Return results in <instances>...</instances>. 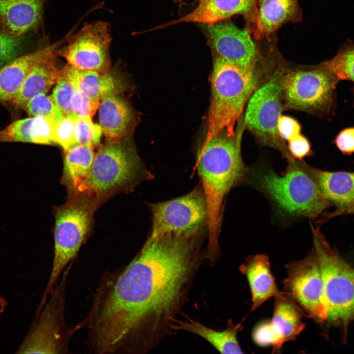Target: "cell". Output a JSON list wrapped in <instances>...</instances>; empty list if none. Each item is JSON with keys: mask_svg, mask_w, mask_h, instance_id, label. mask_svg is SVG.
I'll list each match as a JSON object with an SVG mask.
<instances>
[{"mask_svg": "<svg viewBox=\"0 0 354 354\" xmlns=\"http://www.w3.org/2000/svg\"><path fill=\"white\" fill-rule=\"evenodd\" d=\"M242 322L235 324L229 320L223 330H215L190 318L186 321L175 319L172 325L173 330H185L205 339L219 353L223 354H243L237 339L238 333L243 328Z\"/></svg>", "mask_w": 354, "mask_h": 354, "instance_id": "cell-22", "label": "cell"}, {"mask_svg": "<svg viewBox=\"0 0 354 354\" xmlns=\"http://www.w3.org/2000/svg\"><path fill=\"white\" fill-rule=\"evenodd\" d=\"M241 133L226 137L220 134L203 143L197 156V168L205 197L207 210V256L211 260L220 255L218 236L224 200L234 186L245 181L248 169L240 148Z\"/></svg>", "mask_w": 354, "mask_h": 354, "instance_id": "cell-2", "label": "cell"}, {"mask_svg": "<svg viewBox=\"0 0 354 354\" xmlns=\"http://www.w3.org/2000/svg\"><path fill=\"white\" fill-rule=\"evenodd\" d=\"M255 67H243L217 56L213 62L212 98L204 143L225 132L235 135L234 128L248 101L258 88Z\"/></svg>", "mask_w": 354, "mask_h": 354, "instance_id": "cell-4", "label": "cell"}, {"mask_svg": "<svg viewBox=\"0 0 354 354\" xmlns=\"http://www.w3.org/2000/svg\"><path fill=\"white\" fill-rule=\"evenodd\" d=\"M204 234H166L147 239L125 267L102 277L85 319L95 354H142L173 330L204 260Z\"/></svg>", "mask_w": 354, "mask_h": 354, "instance_id": "cell-1", "label": "cell"}, {"mask_svg": "<svg viewBox=\"0 0 354 354\" xmlns=\"http://www.w3.org/2000/svg\"><path fill=\"white\" fill-rule=\"evenodd\" d=\"M239 269L245 276L249 286L251 311L257 309L280 292L272 273L267 256L262 254L249 256L240 266Z\"/></svg>", "mask_w": 354, "mask_h": 354, "instance_id": "cell-18", "label": "cell"}, {"mask_svg": "<svg viewBox=\"0 0 354 354\" xmlns=\"http://www.w3.org/2000/svg\"><path fill=\"white\" fill-rule=\"evenodd\" d=\"M100 101L87 97L75 88L70 101L75 118H91L99 108Z\"/></svg>", "mask_w": 354, "mask_h": 354, "instance_id": "cell-34", "label": "cell"}, {"mask_svg": "<svg viewBox=\"0 0 354 354\" xmlns=\"http://www.w3.org/2000/svg\"><path fill=\"white\" fill-rule=\"evenodd\" d=\"M313 177L330 203L338 209L354 204V172H332L310 167Z\"/></svg>", "mask_w": 354, "mask_h": 354, "instance_id": "cell-26", "label": "cell"}, {"mask_svg": "<svg viewBox=\"0 0 354 354\" xmlns=\"http://www.w3.org/2000/svg\"><path fill=\"white\" fill-rule=\"evenodd\" d=\"M60 76L69 81L78 91L94 100L107 95L120 93L122 86L111 72H97L77 68L67 63L60 70Z\"/></svg>", "mask_w": 354, "mask_h": 354, "instance_id": "cell-19", "label": "cell"}, {"mask_svg": "<svg viewBox=\"0 0 354 354\" xmlns=\"http://www.w3.org/2000/svg\"><path fill=\"white\" fill-rule=\"evenodd\" d=\"M283 100L280 75H276L253 92L247 102L244 122L264 143L286 156L289 153L280 142L277 130Z\"/></svg>", "mask_w": 354, "mask_h": 354, "instance_id": "cell-13", "label": "cell"}, {"mask_svg": "<svg viewBox=\"0 0 354 354\" xmlns=\"http://www.w3.org/2000/svg\"><path fill=\"white\" fill-rule=\"evenodd\" d=\"M98 204L83 194L70 196L55 210L54 254L51 274L37 307L41 309L63 271L77 256L91 228Z\"/></svg>", "mask_w": 354, "mask_h": 354, "instance_id": "cell-6", "label": "cell"}, {"mask_svg": "<svg viewBox=\"0 0 354 354\" xmlns=\"http://www.w3.org/2000/svg\"><path fill=\"white\" fill-rule=\"evenodd\" d=\"M30 116L42 117L55 123L63 118L60 110L46 94L37 95L28 100L23 108Z\"/></svg>", "mask_w": 354, "mask_h": 354, "instance_id": "cell-29", "label": "cell"}, {"mask_svg": "<svg viewBox=\"0 0 354 354\" xmlns=\"http://www.w3.org/2000/svg\"><path fill=\"white\" fill-rule=\"evenodd\" d=\"M288 149L290 155L294 158L302 161L312 153L309 141L300 134L292 138L288 142Z\"/></svg>", "mask_w": 354, "mask_h": 354, "instance_id": "cell-36", "label": "cell"}, {"mask_svg": "<svg viewBox=\"0 0 354 354\" xmlns=\"http://www.w3.org/2000/svg\"><path fill=\"white\" fill-rule=\"evenodd\" d=\"M46 0H0V31L17 37L38 29Z\"/></svg>", "mask_w": 354, "mask_h": 354, "instance_id": "cell-16", "label": "cell"}, {"mask_svg": "<svg viewBox=\"0 0 354 354\" xmlns=\"http://www.w3.org/2000/svg\"><path fill=\"white\" fill-rule=\"evenodd\" d=\"M339 81L354 82V45L344 48L332 59L320 64Z\"/></svg>", "mask_w": 354, "mask_h": 354, "instance_id": "cell-28", "label": "cell"}, {"mask_svg": "<svg viewBox=\"0 0 354 354\" xmlns=\"http://www.w3.org/2000/svg\"><path fill=\"white\" fill-rule=\"evenodd\" d=\"M70 264L49 295L42 310L36 313L26 337L17 350L20 354H68L76 330L66 323L65 309Z\"/></svg>", "mask_w": 354, "mask_h": 354, "instance_id": "cell-7", "label": "cell"}, {"mask_svg": "<svg viewBox=\"0 0 354 354\" xmlns=\"http://www.w3.org/2000/svg\"><path fill=\"white\" fill-rule=\"evenodd\" d=\"M120 140H107L99 145L79 194H84L99 205L113 195L130 190L153 177L135 151Z\"/></svg>", "mask_w": 354, "mask_h": 354, "instance_id": "cell-5", "label": "cell"}, {"mask_svg": "<svg viewBox=\"0 0 354 354\" xmlns=\"http://www.w3.org/2000/svg\"><path fill=\"white\" fill-rule=\"evenodd\" d=\"M298 0H259L255 15V33L258 38L267 36L298 10Z\"/></svg>", "mask_w": 354, "mask_h": 354, "instance_id": "cell-25", "label": "cell"}, {"mask_svg": "<svg viewBox=\"0 0 354 354\" xmlns=\"http://www.w3.org/2000/svg\"><path fill=\"white\" fill-rule=\"evenodd\" d=\"M352 91H353V96H354V87L352 89Z\"/></svg>", "mask_w": 354, "mask_h": 354, "instance_id": "cell-40", "label": "cell"}, {"mask_svg": "<svg viewBox=\"0 0 354 354\" xmlns=\"http://www.w3.org/2000/svg\"><path fill=\"white\" fill-rule=\"evenodd\" d=\"M206 28L217 56L243 67H255L257 47L247 30L230 22H218Z\"/></svg>", "mask_w": 354, "mask_h": 354, "instance_id": "cell-14", "label": "cell"}, {"mask_svg": "<svg viewBox=\"0 0 354 354\" xmlns=\"http://www.w3.org/2000/svg\"><path fill=\"white\" fill-rule=\"evenodd\" d=\"M55 124L48 118L38 116L17 120L0 130V142L54 144Z\"/></svg>", "mask_w": 354, "mask_h": 354, "instance_id": "cell-23", "label": "cell"}, {"mask_svg": "<svg viewBox=\"0 0 354 354\" xmlns=\"http://www.w3.org/2000/svg\"><path fill=\"white\" fill-rule=\"evenodd\" d=\"M287 166L279 175L269 168L248 169L245 181L266 195L279 213L289 218H315L330 203L312 174L310 166L286 157Z\"/></svg>", "mask_w": 354, "mask_h": 354, "instance_id": "cell-3", "label": "cell"}, {"mask_svg": "<svg viewBox=\"0 0 354 354\" xmlns=\"http://www.w3.org/2000/svg\"><path fill=\"white\" fill-rule=\"evenodd\" d=\"M344 215H354V204L343 208H337L334 212L329 213L327 217L329 218Z\"/></svg>", "mask_w": 354, "mask_h": 354, "instance_id": "cell-39", "label": "cell"}, {"mask_svg": "<svg viewBox=\"0 0 354 354\" xmlns=\"http://www.w3.org/2000/svg\"><path fill=\"white\" fill-rule=\"evenodd\" d=\"M94 149L78 144L64 150L62 181L70 196L81 192L93 164L95 153Z\"/></svg>", "mask_w": 354, "mask_h": 354, "instance_id": "cell-24", "label": "cell"}, {"mask_svg": "<svg viewBox=\"0 0 354 354\" xmlns=\"http://www.w3.org/2000/svg\"><path fill=\"white\" fill-rule=\"evenodd\" d=\"M274 298L272 323L284 343L295 340L305 327L304 314L282 291Z\"/></svg>", "mask_w": 354, "mask_h": 354, "instance_id": "cell-27", "label": "cell"}, {"mask_svg": "<svg viewBox=\"0 0 354 354\" xmlns=\"http://www.w3.org/2000/svg\"><path fill=\"white\" fill-rule=\"evenodd\" d=\"M119 93L107 95L100 101L99 125L107 140H121L126 135L132 121V111Z\"/></svg>", "mask_w": 354, "mask_h": 354, "instance_id": "cell-21", "label": "cell"}, {"mask_svg": "<svg viewBox=\"0 0 354 354\" xmlns=\"http://www.w3.org/2000/svg\"><path fill=\"white\" fill-rule=\"evenodd\" d=\"M258 0H199L191 12L176 20L158 26L149 31L183 23H196L211 25L234 15H255Z\"/></svg>", "mask_w": 354, "mask_h": 354, "instance_id": "cell-15", "label": "cell"}, {"mask_svg": "<svg viewBox=\"0 0 354 354\" xmlns=\"http://www.w3.org/2000/svg\"><path fill=\"white\" fill-rule=\"evenodd\" d=\"M340 81L320 65L280 76L283 99L289 108L330 118L336 107L337 85Z\"/></svg>", "mask_w": 354, "mask_h": 354, "instance_id": "cell-9", "label": "cell"}, {"mask_svg": "<svg viewBox=\"0 0 354 354\" xmlns=\"http://www.w3.org/2000/svg\"><path fill=\"white\" fill-rule=\"evenodd\" d=\"M75 118L63 117L54 124V142L61 147L63 150L78 145L75 135Z\"/></svg>", "mask_w": 354, "mask_h": 354, "instance_id": "cell-33", "label": "cell"}, {"mask_svg": "<svg viewBox=\"0 0 354 354\" xmlns=\"http://www.w3.org/2000/svg\"><path fill=\"white\" fill-rule=\"evenodd\" d=\"M334 143L344 154L354 153V127H347L340 131L336 136Z\"/></svg>", "mask_w": 354, "mask_h": 354, "instance_id": "cell-38", "label": "cell"}, {"mask_svg": "<svg viewBox=\"0 0 354 354\" xmlns=\"http://www.w3.org/2000/svg\"><path fill=\"white\" fill-rule=\"evenodd\" d=\"M56 50L38 60L31 67L16 99L12 102L17 108H23L33 97L46 94L55 86L60 77L58 68Z\"/></svg>", "mask_w": 354, "mask_h": 354, "instance_id": "cell-20", "label": "cell"}, {"mask_svg": "<svg viewBox=\"0 0 354 354\" xmlns=\"http://www.w3.org/2000/svg\"><path fill=\"white\" fill-rule=\"evenodd\" d=\"M102 134L99 124L94 123L91 118H75V135L77 144L85 145L95 148L100 145Z\"/></svg>", "mask_w": 354, "mask_h": 354, "instance_id": "cell-31", "label": "cell"}, {"mask_svg": "<svg viewBox=\"0 0 354 354\" xmlns=\"http://www.w3.org/2000/svg\"><path fill=\"white\" fill-rule=\"evenodd\" d=\"M286 268L283 293L304 315L321 323L327 320L323 282L314 249L303 259L287 264Z\"/></svg>", "mask_w": 354, "mask_h": 354, "instance_id": "cell-11", "label": "cell"}, {"mask_svg": "<svg viewBox=\"0 0 354 354\" xmlns=\"http://www.w3.org/2000/svg\"><path fill=\"white\" fill-rule=\"evenodd\" d=\"M311 227L313 249L323 282L327 320L347 324L354 319V268L329 245L318 228Z\"/></svg>", "mask_w": 354, "mask_h": 354, "instance_id": "cell-8", "label": "cell"}, {"mask_svg": "<svg viewBox=\"0 0 354 354\" xmlns=\"http://www.w3.org/2000/svg\"><path fill=\"white\" fill-rule=\"evenodd\" d=\"M64 40L19 56L0 69V103L12 102L20 92L32 66L39 59L58 49Z\"/></svg>", "mask_w": 354, "mask_h": 354, "instance_id": "cell-17", "label": "cell"}, {"mask_svg": "<svg viewBox=\"0 0 354 354\" xmlns=\"http://www.w3.org/2000/svg\"><path fill=\"white\" fill-rule=\"evenodd\" d=\"M252 338L253 342L259 347L271 346L272 353H280L284 344L271 320H264L258 323L252 332Z\"/></svg>", "mask_w": 354, "mask_h": 354, "instance_id": "cell-30", "label": "cell"}, {"mask_svg": "<svg viewBox=\"0 0 354 354\" xmlns=\"http://www.w3.org/2000/svg\"><path fill=\"white\" fill-rule=\"evenodd\" d=\"M24 45L23 36L13 37L0 31V67L19 56Z\"/></svg>", "mask_w": 354, "mask_h": 354, "instance_id": "cell-35", "label": "cell"}, {"mask_svg": "<svg viewBox=\"0 0 354 354\" xmlns=\"http://www.w3.org/2000/svg\"><path fill=\"white\" fill-rule=\"evenodd\" d=\"M152 226L147 239L166 234L191 235L206 233L207 210L202 187L176 199L150 205Z\"/></svg>", "mask_w": 354, "mask_h": 354, "instance_id": "cell-10", "label": "cell"}, {"mask_svg": "<svg viewBox=\"0 0 354 354\" xmlns=\"http://www.w3.org/2000/svg\"><path fill=\"white\" fill-rule=\"evenodd\" d=\"M75 88L71 84L61 76L55 85L52 94V100L60 110L64 117L75 118L72 113L70 101Z\"/></svg>", "mask_w": 354, "mask_h": 354, "instance_id": "cell-32", "label": "cell"}, {"mask_svg": "<svg viewBox=\"0 0 354 354\" xmlns=\"http://www.w3.org/2000/svg\"><path fill=\"white\" fill-rule=\"evenodd\" d=\"M277 130L279 137L288 142L300 134L301 127L294 118L281 115L278 122Z\"/></svg>", "mask_w": 354, "mask_h": 354, "instance_id": "cell-37", "label": "cell"}, {"mask_svg": "<svg viewBox=\"0 0 354 354\" xmlns=\"http://www.w3.org/2000/svg\"><path fill=\"white\" fill-rule=\"evenodd\" d=\"M110 28L107 22L99 20L85 24L74 35H69L67 45L58 49L57 55L77 68L110 73Z\"/></svg>", "mask_w": 354, "mask_h": 354, "instance_id": "cell-12", "label": "cell"}]
</instances>
